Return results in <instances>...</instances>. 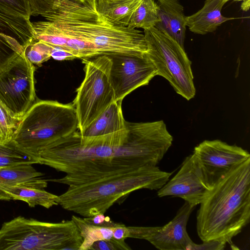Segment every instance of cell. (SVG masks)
I'll return each instance as SVG.
<instances>
[{"label": "cell", "instance_id": "cell-1", "mask_svg": "<svg viewBox=\"0 0 250 250\" xmlns=\"http://www.w3.org/2000/svg\"><path fill=\"white\" fill-rule=\"evenodd\" d=\"M31 15L46 21L32 22L34 37L62 47L77 58L146 52L144 33L115 25L99 14L95 0H28Z\"/></svg>", "mask_w": 250, "mask_h": 250}, {"label": "cell", "instance_id": "cell-2", "mask_svg": "<svg viewBox=\"0 0 250 250\" xmlns=\"http://www.w3.org/2000/svg\"><path fill=\"white\" fill-rule=\"evenodd\" d=\"M200 205L196 229L201 240L234 247L232 239L250 222V158L217 181Z\"/></svg>", "mask_w": 250, "mask_h": 250}, {"label": "cell", "instance_id": "cell-3", "mask_svg": "<svg viewBox=\"0 0 250 250\" xmlns=\"http://www.w3.org/2000/svg\"><path fill=\"white\" fill-rule=\"evenodd\" d=\"M172 173L161 170L157 166L121 170L87 183L69 186L59 196V205L83 217L104 214L113 204L123 201L136 190L159 189Z\"/></svg>", "mask_w": 250, "mask_h": 250}, {"label": "cell", "instance_id": "cell-4", "mask_svg": "<svg viewBox=\"0 0 250 250\" xmlns=\"http://www.w3.org/2000/svg\"><path fill=\"white\" fill-rule=\"evenodd\" d=\"M78 129V118L72 104L39 101L21 119L12 141L38 162L42 150Z\"/></svg>", "mask_w": 250, "mask_h": 250}, {"label": "cell", "instance_id": "cell-5", "mask_svg": "<svg viewBox=\"0 0 250 250\" xmlns=\"http://www.w3.org/2000/svg\"><path fill=\"white\" fill-rule=\"evenodd\" d=\"M83 240L71 219L49 223L19 216L0 229V250H79Z\"/></svg>", "mask_w": 250, "mask_h": 250}, {"label": "cell", "instance_id": "cell-6", "mask_svg": "<svg viewBox=\"0 0 250 250\" xmlns=\"http://www.w3.org/2000/svg\"><path fill=\"white\" fill-rule=\"evenodd\" d=\"M147 50L157 76L167 80L177 93L189 100L196 93L191 62L184 48L155 27L144 30Z\"/></svg>", "mask_w": 250, "mask_h": 250}, {"label": "cell", "instance_id": "cell-7", "mask_svg": "<svg viewBox=\"0 0 250 250\" xmlns=\"http://www.w3.org/2000/svg\"><path fill=\"white\" fill-rule=\"evenodd\" d=\"M85 77L73 104L80 132L96 120L115 101L110 79L111 61L106 55L83 59Z\"/></svg>", "mask_w": 250, "mask_h": 250}, {"label": "cell", "instance_id": "cell-8", "mask_svg": "<svg viewBox=\"0 0 250 250\" xmlns=\"http://www.w3.org/2000/svg\"><path fill=\"white\" fill-rule=\"evenodd\" d=\"M34 71L22 52L0 73V101L20 120L36 100Z\"/></svg>", "mask_w": 250, "mask_h": 250}, {"label": "cell", "instance_id": "cell-9", "mask_svg": "<svg viewBox=\"0 0 250 250\" xmlns=\"http://www.w3.org/2000/svg\"><path fill=\"white\" fill-rule=\"evenodd\" d=\"M107 56L111 61L110 79L115 101H123L130 93L148 84L157 76L156 68L146 52Z\"/></svg>", "mask_w": 250, "mask_h": 250}, {"label": "cell", "instance_id": "cell-10", "mask_svg": "<svg viewBox=\"0 0 250 250\" xmlns=\"http://www.w3.org/2000/svg\"><path fill=\"white\" fill-rule=\"evenodd\" d=\"M193 154L211 187L234 167L250 158L247 150L219 140L204 141L194 147Z\"/></svg>", "mask_w": 250, "mask_h": 250}, {"label": "cell", "instance_id": "cell-11", "mask_svg": "<svg viewBox=\"0 0 250 250\" xmlns=\"http://www.w3.org/2000/svg\"><path fill=\"white\" fill-rule=\"evenodd\" d=\"M212 188L192 153L185 159L177 174L158 189L157 195L179 197L195 207L205 199Z\"/></svg>", "mask_w": 250, "mask_h": 250}, {"label": "cell", "instance_id": "cell-12", "mask_svg": "<svg viewBox=\"0 0 250 250\" xmlns=\"http://www.w3.org/2000/svg\"><path fill=\"white\" fill-rule=\"evenodd\" d=\"M194 208L185 202L167 224L162 227H151L145 240L161 250H187L192 241L187 231V225Z\"/></svg>", "mask_w": 250, "mask_h": 250}, {"label": "cell", "instance_id": "cell-13", "mask_svg": "<svg viewBox=\"0 0 250 250\" xmlns=\"http://www.w3.org/2000/svg\"><path fill=\"white\" fill-rule=\"evenodd\" d=\"M122 101H114L91 124L80 132L83 138H101L126 135L127 128L122 109Z\"/></svg>", "mask_w": 250, "mask_h": 250}, {"label": "cell", "instance_id": "cell-14", "mask_svg": "<svg viewBox=\"0 0 250 250\" xmlns=\"http://www.w3.org/2000/svg\"><path fill=\"white\" fill-rule=\"evenodd\" d=\"M156 3L159 21L155 27L184 48L187 26L183 6L178 0H158Z\"/></svg>", "mask_w": 250, "mask_h": 250}, {"label": "cell", "instance_id": "cell-15", "mask_svg": "<svg viewBox=\"0 0 250 250\" xmlns=\"http://www.w3.org/2000/svg\"><path fill=\"white\" fill-rule=\"evenodd\" d=\"M226 2L225 0H206L202 9L186 16V26L190 31L198 34L213 32L223 23L234 19L222 15L221 10Z\"/></svg>", "mask_w": 250, "mask_h": 250}, {"label": "cell", "instance_id": "cell-16", "mask_svg": "<svg viewBox=\"0 0 250 250\" xmlns=\"http://www.w3.org/2000/svg\"><path fill=\"white\" fill-rule=\"evenodd\" d=\"M59 196L32 185L0 186V200H21L31 208L41 206L49 208L59 205Z\"/></svg>", "mask_w": 250, "mask_h": 250}, {"label": "cell", "instance_id": "cell-17", "mask_svg": "<svg viewBox=\"0 0 250 250\" xmlns=\"http://www.w3.org/2000/svg\"><path fill=\"white\" fill-rule=\"evenodd\" d=\"M30 164H21L0 169V186L29 185L44 188L47 186L43 174Z\"/></svg>", "mask_w": 250, "mask_h": 250}, {"label": "cell", "instance_id": "cell-18", "mask_svg": "<svg viewBox=\"0 0 250 250\" xmlns=\"http://www.w3.org/2000/svg\"><path fill=\"white\" fill-rule=\"evenodd\" d=\"M142 0H95L98 12L112 23L127 26L131 15Z\"/></svg>", "mask_w": 250, "mask_h": 250}, {"label": "cell", "instance_id": "cell-19", "mask_svg": "<svg viewBox=\"0 0 250 250\" xmlns=\"http://www.w3.org/2000/svg\"><path fill=\"white\" fill-rule=\"evenodd\" d=\"M0 31L16 39L22 48L32 42L34 30L30 20L0 9Z\"/></svg>", "mask_w": 250, "mask_h": 250}, {"label": "cell", "instance_id": "cell-20", "mask_svg": "<svg viewBox=\"0 0 250 250\" xmlns=\"http://www.w3.org/2000/svg\"><path fill=\"white\" fill-rule=\"evenodd\" d=\"M71 220L78 228L83 240L79 250H90L95 241L113 239V231L116 227L94 225L86 222L83 218L76 215H72Z\"/></svg>", "mask_w": 250, "mask_h": 250}, {"label": "cell", "instance_id": "cell-21", "mask_svg": "<svg viewBox=\"0 0 250 250\" xmlns=\"http://www.w3.org/2000/svg\"><path fill=\"white\" fill-rule=\"evenodd\" d=\"M157 5L154 0H142L133 12L127 27L144 30L155 27L158 22Z\"/></svg>", "mask_w": 250, "mask_h": 250}, {"label": "cell", "instance_id": "cell-22", "mask_svg": "<svg viewBox=\"0 0 250 250\" xmlns=\"http://www.w3.org/2000/svg\"><path fill=\"white\" fill-rule=\"evenodd\" d=\"M38 164L37 161L19 148L13 142H0V169L21 164Z\"/></svg>", "mask_w": 250, "mask_h": 250}, {"label": "cell", "instance_id": "cell-23", "mask_svg": "<svg viewBox=\"0 0 250 250\" xmlns=\"http://www.w3.org/2000/svg\"><path fill=\"white\" fill-rule=\"evenodd\" d=\"M22 50V46L16 39L0 32V73Z\"/></svg>", "mask_w": 250, "mask_h": 250}, {"label": "cell", "instance_id": "cell-24", "mask_svg": "<svg viewBox=\"0 0 250 250\" xmlns=\"http://www.w3.org/2000/svg\"><path fill=\"white\" fill-rule=\"evenodd\" d=\"M22 48L23 54L33 64H40L51 57V45L41 41H33Z\"/></svg>", "mask_w": 250, "mask_h": 250}, {"label": "cell", "instance_id": "cell-25", "mask_svg": "<svg viewBox=\"0 0 250 250\" xmlns=\"http://www.w3.org/2000/svg\"><path fill=\"white\" fill-rule=\"evenodd\" d=\"M20 120L16 117L0 101V142L11 141Z\"/></svg>", "mask_w": 250, "mask_h": 250}, {"label": "cell", "instance_id": "cell-26", "mask_svg": "<svg viewBox=\"0 0 250 250\" xmlns=\"http://www.w3.org/2000/svg\"><path fill=\"white\" fill-rule=\"evenodd\" d=\"M0 9L29 20L32 16L28 0H0Z\"/></svg>", "mask_w": 250, "mask_h": 250}, {"label": "cell", "instance_id": "cell-27", "mask_svg": "<svg viewBox=\"0 0 250 250\" xmlns=\"http://www.w3.org/2000/svg\"><path fill=\"white\" fill-rule=\"evenodd\" d=\"M90 250H130L131 248L125 241L101 240L95 241L92 245Z\"/></svg>", "mask_w": 250, "mask_h": 250}, {"label": "cell", "instance_id": "cell-28", "mask_svg": "<svg viewBox=\"0 0 250 250\" xmlns=\"http://www.w3.org/2000/svg\"><path fill=\"white\" fill-rule=\"evenodd\" d=\"M226 243L221 240H212L204 241L203 243L197 244L192 241L188 246L187 250H222L226 247Z\"/></svg>", "mask_w": 250, "mask_h": 250}, {"label": "cell", "instance_id": "cell-29", "mask_svg": "<svg viewBox=\"0 0 250 250\" xmlns=\"http://www.w3.org/2000/svg\"><path fill=\"white\" fill-rule=\"evenodd\" d=\"M83 218L88 223L99 226L113 227L119 226L122 224L114 222L108 216H105L103 213H99L91 217Z\"/></svg>", "mask_w": 250, "mask_h": 250}, {"label": "cell", "instance_id": "cell-30", "mask_svg": "<svg viewBox=\"0 0 250 250\" xmlns=\"http://www.w3.org/2000/svg\"><path fill=\"white\" fill-rule=\"evenodd\" d=\"M51 57L57 61L70 60L77 58L72 52L62 47L52 46Z\"/></svg>", "mask_w": 250, "mask_h": 250}, {"label": "cell", "instance_id": "cell-31", "mask_svg": "<svg viewBox=\"0 0 250 250\" xmlns=\"http://www.w3.org/2000/svg\"><path fill=\"white\" fill-rule=\"evenodd\" d=\"M230 0H225L226 2H227ZM234 1H243L241 5V8L244 11H248L250 7V0H232Z\"/></svg>", "mask_w": 250, "mask_h": 250}, {"label": "cell", "instance_id": "cell-32", "mask_svg": "<svg viewBox=\"0 0 250 250\" xmlns=\"http://www.w3.org/2000/svg\"></svg>", "mask_w": 250, "mask_h": 250}]
</instances>
